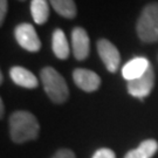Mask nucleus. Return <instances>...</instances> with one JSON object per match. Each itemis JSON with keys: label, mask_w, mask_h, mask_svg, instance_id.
Segmentation results:
<instances>
[{"label": "nucleus", "mask_w": 158, "mask_h": 158, "mask_svg": "<svg viewBox=\"0 0 158 158\" xmlns=\"http://www.w3.org/2000/svg\"><path fill=\"white\" fill-rule=\"evenodd\" d=\"M10 135L14 143H25L38 138L40 124L36 117L27 110H18L10 116Z\"/></svg>", "instance_id": "nucleus-1"}, {"label": "nucleus", "mask_w": 158, "mask_h": 158, "mask_svg": "<svg viewBox=\"0 0 158 158\" xmlns=\"http://www.w3.org/2000/svg\"><path fill=\"white\" fill-rule=\"evenodd\" d=\"M40 79L49 100L56 104H62L69 97V89L66 80L53 67H44L40 72Z\"/></svg>", "instance_id": "nucleus-2"}, {"label": "nucleus", "mask_w": 158, "mask_h": 158, "mask_svg": "<svg viewBox=\"0 0 158 158\" xmlns=\"http://www.w3.org/2000/svg\"><path fill=\"white\" fill-rule=\"evenodd\" d=\"M136 32L139 40L145 44L158 41V1L143 7L136 23Z\"/></svg>", "instance_id": "nucleus-3"}, {"label": "nucleus", "mask_w": 158, "mask_h": 158, "mask_svg": "<svg viewBox=\"0 0 158 158\" xmlns=\"http://www.w3.org/2000/svg\"><path fill=\"white\" fill-rule=\"evenodd\" d=\"M14 38L19 46L32 53H36L41 48V41L33 25L27 23H19L14 29Z\"/></svg>", "instance_id": "nucleus-4"}, {"label": "nucleus", "mask_w": 158, "mask_h": 158, "mask_svg": "<svg viewBox=\"0 0 158 158\" xmlns=\"http://www.w3.org/2000/svg\"><path fill=\"white\" fill-rule=\"evenodd\" d=\"M155 80H156L155 70H153L152 66H150L149 69L142 76L135 80L128 81V85H127L128 91L131 96L137 97V98L143 101L152 91L153 85H155Z\"/></svg>", "instance_id": "nucleus-5"}, {"label": "nucleus", "mask_w": 158, "mask_h": 158, "mask_svg": "<svg viewBox=\"0 0 158 158\" xmlns=\"http://www.w3.org/2000/svg\"><path fill=\"white\" fill-rule=\"evenodd\" d=\"M96 49L108 72L116 73L121 63V54L117 47L107 39H100L96 42Z\"/></svg>", "instance_id": "nucleus-6"}, {"label": "nucleus", "mask_w": 158, "mask_h": 158, "mask_svg": "<svg viewBox=\"0 0 158 158\" xmlns=\"http://www.w3.org/2000/svg\"><path fill=\"white\" fill-rule=\"evenodd\" d=\"M72 51L76 60H85L90 53V39L83 27H74L72 31Z\"/></svg>", "instance_id": "nucleus-7"}, {"label": "nucleus", "mask_w": 158, "mask_h": 158, "mask_svg": "<svg viewBox=\"0 0 158 158\" xmlns=\"http://www.w3.org/2000/svg\"><path fill=\"white\" fill-rule=\"evenodd\" d=\"M75 85L85 93H93L101 87V77L98 74L85 68H76L73 72Z\"/></svg>", "instance_id": "nucleus-8"}, {"label": "nucleus", "mask_w": 158, "mask_h": 158, "mask_svg": "<svg viewBox=\"0 0 158 158\" xmlns=\"http://www.w3.org/2000/svg\"><path fill=\"white\" fill-rule=\"evenodd\" d=\"M150 66H151V63H150V61L148 60L147 57H134V59H131L130 61H128L123 66V68H122V76L127 81L135 80L145 73Z\"/></svg>", "instance_id": "nucleus-9"}, {"label": "nucleus", "mask_w": 158, "mask_h": 158, "mask_svg": "<svg viewBox=\"0 0 158 158\" xmlns=\"http://www.w3.org/2000/svg\"><path fill=\"white\" fill-rule=\"evenodd\" d=\"M10 76L12 81L17 85L28 88V89H34L39 85V80L28 69L21 67V66H14L10 69Z\"/></svg>", "instance_id": "nucleus-10"}, {"label": "nucleus", "mask_w": 158, "mask_h": 158, "mask_svg": "<svg viewBox=\"0 0 158 158\" xmlns=\"http://www.w3.org/2000/svg\"><path fill=\"white\" fill-rule=\"evenodd\" d=\"M52 49L54 55L60 60H66L69 56V44L66 34L61 28H55L52 34Z\"/></svg>", "instance_id": "nucleus-11"}, {"label": "nucleus", "mask_w": 158, "mask_h": 158, "mask_svg": "<svg viewBox=\"0 0 158 158\" xmlns=\"http://www.w3.org/2000/svg\"><path fill=\"white\" fill-rule=\"evenodd\" d=\"M158 150V143L156 139H145L134 150H130L124 158H151Z\"/></svg>", "instance_id": "nucleus-12"}, {"label": "nucleus", "mask_w": 158, "mask_h": 158, "mask_svg": "<svg viewBox=\"0 0 158 158\" xmlns=\"http://www.w3.org/2000/svg\"><path fill=\"white\" fill-rule=\"evenodd\" d=\"M31 14L34 23L44 25L49 18V0H31Z\"/></svg>", "instance_id": "nucleus-13"}, {"label": "nucleus", "mask_w": 158, "mask_h": 158, "mask_svg": "<svg viewBox=\"0 0 158 158\" xmlns=\"http://www.w3.org/2000/svg\"><path fill=\"white\" fill-rule=\"evenodd\" d=\"M53 10L66 19H74L77 14V7L74 0H49Z\"/></svg>", "instance_id": "nucleus-14"}, {"label": "nucleus", "mask_w": 158, "mask_h": 158, "mask_svg": "<svg viewBox=\"0 0 158 158\" xmlns=\"http://www.w3.org/2000/svg\"><path fill=\"white\" fill-rule=\"evenodd\" d=\"M93 158H116V156H115V152H114L111 149L102 148V149H98L94 153Z\"/></svg>", "instance_id": "nucleus-15"}, {"label": "nucleus", "mask_w": 158, "mask_h": 158, "mask_svg": "<svg viewBox=\"0 0 158 158\" xmlns=\"http://www.w3.org/2000/svg\"><path fill=\"white\" fill-rule=\"evenodd\" d=\"M52 158H76L75 157V155L72 150H69V149H60V150H57L55 155L53 156Z\"/></svg>", "instance_id": "nucleus-16"}, {"label": "nucleus", "mask_w": 158, "mask_h": 158, "mask_svg": "<svg viewBox=\"0 0 158 158\" xmlns=\"http://www.w3.org/2000/svg\"><path fill=\"white\" fill-rule=\"evenodd\" d=\"M7 10H8L7 0H0V25H2L5 21V18L7 15Z\"/></svg>", "instance_id": "nucleus-17"}, {"label": "nucleus", "mask_w": 158, "mask_h": 158, "mask_svg": "<svg viewBox=\"0 0 158 158\" xmlns=\"http://www.w3.org/2000/svg\"><path fill=\"white\" fill-rule=\"evenodd\" d=\"M4 114H5V104H4L2 100H0V117L1 118L4 117Z\"/></svg>", "instance_id": "nucleus-18"}, {"label": "nucleus", "mask_w": 158, "mask_h": 158, "mask_svg": "<svg viewBox=\"0 0 158 158\" xmlns=\"http://www.w3.org/2000/svg\"><path fill=\"white\" fill-rule=\"evenodd\" d=\"M2 82H4V74L0 73V83L2 85Z\"/></svg>", "instance_id": "nucleus-19"}, {"label": "nucleus", "mask_w": 158, "mask_h": 158, "mask_svg": "<svg viewBox=\"0 0 158 158\" xmlns=\"http://www.w3.org/2000/svg\"><path fill=\"white\" fill-rule=\"evenodd\" d=\"M20 1H23V0H20Z\"/></svg>", "instance_id": "nucleus-20"}]
</instances>
